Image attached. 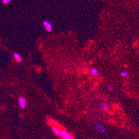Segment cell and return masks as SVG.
<instances>
[{
	"label": "cell",
	"mask_w": 139,
	"mask_h": 139,
	"mask_svg": "<svg viewBox=\"0 0 139 139\" xmlns=\"http://www.w3.org/2000/svg\"><path fill=\"white\" fill-rule=\"evenodd\" d=\"M138 120H139V114H138Z\"/></svg>",
	"instance_id": "4fadbf2b"
},
{
	"label": "cell",
	"mask_w": 139,
	"mask_h": 139,
	"mask_svg": "<svg viewBox=\"0 0 139 139\" xmlns=\"http://www.w3.org/2000/svg\"><path fill=\"white\" fill-rule=\"evenodd\" d=\"M17 103L18 106L21 109H25L27 106V100L23 96H20L17 99Z\"/></svg>",
	"instance_id": "7a4b0ae2"
},
{
	"label": "cell",
	"mask_w": 139,
	"mask_h": 139,
	"mask_svg": "<svg viewBox=\"0 0 139 139\" xmlns=\"http://www.w3.org/2000/svg\"><path fill=\"white\" fill-rule=\"evenodd\" d=\"M61 138L63 139H76L70 133L64 129H61Z\"/></svg>",
	"instance_id": "277c9868"
},
{
	"label": "cell",
	"mask_w": 139,
	"mask_h": 139,
	"mask_svg": "<svg viewBox=\"0 0 139 139\" xmlns=\"http://www.w3.org/2000/svg\"><path fill=\"white\" fill-rule=\"evenodd\" d=\"M88 72L90 75H91L92 77H98L100 76V72L96 67H90L88 70Z\"/></svg>",
	"instance_id": "5b68a950"
},
{
	"label": "cell",
	"mask_w": 139,
	"mask_h": 139,
	"mask_svg": "<svg viewBox=\"0 0 139 139\" xmlns=\"http://www.w3.org/2000/svg\"><path fill=\"white\" fill-rule=\"evenodd\" d=\"M110 108V104L109 103L107 102H103L101 103L100 104V109L103 111H108V109Z\"/></svg>",
	"instance_id": "9c48e42d"
},
{
	"label": "cell",
	"mask_w": 139,
	"mask_h": 139,
	"mask_svg": "<svg viewBox=\"0 0 139 139\" xmlns=\"http://www.w3.org/2000/svg\"><path fill=\"white\" fill-rule=\"evenodd\" d=\"M120 75V76H121L122 77L125 78V79H128V78H129V74H128V72H127V71H125V70L121 71Z\"/></svg>",
	"instance_id": "30bf717a"
},
{
	"label": "cell",
	"mask_w": 139,
	"mask_h": 139,
	"mask_svg": "<svg viewBox=\"0 0 139 139\" xmlns=\"http://www.w3.org/2000/svg\"><path fill=\"white\" fill-rule=\"evenodd\" d=\"M12 0H2V3L4 4H5V5H7V4H8L9 3L11 2Z\"/></svg>",
	"instance_id": "7c38bea8"
},
{
	"label": "cell",
	"mask_w": 139,
	"mask_h": 139,
	"mask_svg": "<svg viewBox=\"0 0 139 139\" xmlns=\"http://www.w3.org/2000/svg\"><path fill=\"white\" fill-rule=\"evenodd\" d=\"M42 26H43V27L45 30L48 31V32H51V31H52L53 30V25L50 22V21H48L47 19H44L42 21Z\"/></svg>",
	"instance_id": "3957f363"
},
{
	"label": "cell",
	"mask_w": 139,
	"mask_h": 139,
	"mask_svg": "<svg viewBox=\"0 0 139 139\" xmlns=\"http://www.w3.org/2000/svg\"><path fill=\"white\" fill-rule=\"evenodd\" d=\"M106 88L108 90V92H113L114 91V88L113 86H111V85H107L106 86Z\"/></svg>",
	"instance_id": "8fae6325"
},
{
	"label": "cell",
	"mask_w": 139,
	"mask_h": 139,
	"mask_svg": "<svg viewBox=\"0 0 139 139\" xmlns=\"http://www.w3.org/2000/svg\"><path fill=\"white\" fill-rule=\"evenodd\" d=\"M95 130L97 131L98 133H101V134H104L105 136H107V132H106V129L105 127L101 124L100 122H97L95 125Z\"/></svg>",
	"instance_id": "6da1fadb"
},
{
	"label": "cell",
	"mask_w": 139,
	"mask_h": 139,
	"mask_svg": "<svg viewBox=\"0 0 139 139\" xmlns=\"http://www.w3.org/2000/svg\"><path fill=\"white\" fill-rule=\"evenodd\" d=\"M46 120H47V122H48L51 126H58V122H57L55 119H54L53 118H52V117L47 116Z\"/></svg>",
	"instance_id": "52a82bcc"
},
{
	"label": "cell",
	"mask_w": 139,
	"mask_h": 139,
	"mask_svg": "<svg viewBox=\"0 0 139 139\" xmlns=\"http://www.w3.org/2000/svg\"><path fill=\"white\" fill-rule=\"evenodd\" d=\"M51 129L53 133H54V135L58 136L59 138H61V129H59L58 126H51Z\"/></svg>",
	"instance_id": "8992f818"
},
{
	"label": "cell",
	"mask_w": 139,
	"mask_h": 139,
	"mask_svg": "<svg viewBox=\"0 0 139 139\" xmlns=\"http://www.w3.org/2000/svg\"><path fill=\"white\" fill-rule=\"evenodd\" d=\"M13 59L15 61H16L17 63H22V56L20 55L19 53L14 52L13 54Z\"/></svg>",
	"instance_id": "ba28073f"
}]
</instances>
